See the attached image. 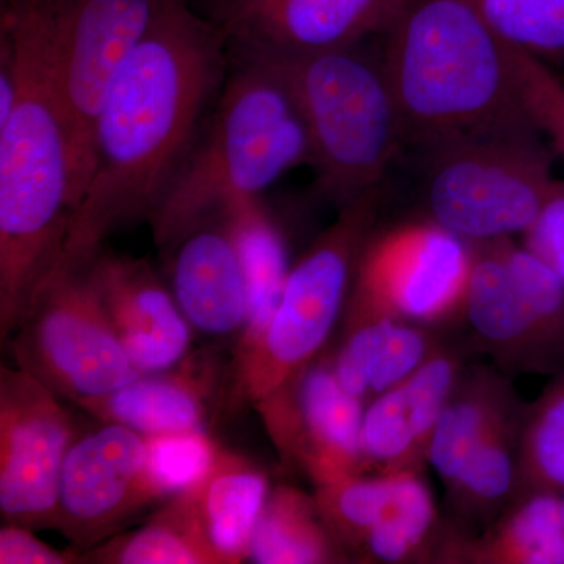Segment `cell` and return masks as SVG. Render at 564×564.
Masks as SVG:
<instances>
[{"instance_id": "1", "label": "cell", "mask_w": 564, "mask_h": 564, "mask_svg": "<svg viewBox=\"0 0 564 564\" xmlns=\"http://www.w3.org/2000/svg\"><path fill=\"white\" fill-rule=\"evenodd\" d=\"M229 61L225 35L192 0L163 2L99 111L90 182L55 272L87 265L115 232L150 223L209 120Z\"/></svg>"}, {"instance_id": "2", "label": "cell", "mask_w": 564, "mask_h": 564, "mask_svg": "<svg viewBox=\"0 0 564 564\" xmlns=\"http://www.w3.org/2000/svg\"><path fill=\"white\" fill-rule=\"evenodd\" d=\"M0 66L17 102L0 120V339L17 332L58 262L74 202L58 101L52 0H0Z\"/></svg>"}, {"instance_id": "3", "label": "cell", "mask_w": 564, "mask_h": 564, "mask_svg": "<svg viewBox=\"0 0 564 564\" xmlns=\"http://www.w3.org/2000/svg\"><path fill=\"white\" fill-rule=\"evenodd\" d=\"M380 40L404 150L532 120L513 51L467 0H408Z\"/></svg>"}, {"instance_id": "4", "label": "cell", "mask_w": 564, "mask_h": 564, "mask_svg": "<svg viewBox=\"0 0 564 564\" xmlns=\"http://www.w3.org/2000/svg\"><path fill=\"white\" fill-rule=\"evenodd\" d=\"M228 74L202 135L151 218L159 250L239 196H261L285 173L313 163L302 110L263 63L229 50Z\"/></svg>"}, {"instance_id": "5", "label": "cell", "mask_w": 564, "mask_h": 564, "mask_svg": "<svg viewBox=\"0 0 564 564\" xmlns=\"http://www.w3.org/2000/svg\"><path fill=\"white\" fill-rule=\"evenodd\" d=\"M370 41L300 54L231 50L272 68L292 91L310 132L315 192L337 210L383 187L404 150L380 47Z\"/></svg>"}, {"instance_id": "6", "label": "cell", "mask_w": 564, "mask_h": 564, "mask_svg": "<svg viewBox=\"0 0 564 564\" xmlns=\"http://www.w3.org/2000/svg\"><path fill=\"white\" fill-rule=\"evenodd\" d=\"M533 120L406 148L421 215L470 243L524 234L552 191Z\"/></svg>"}, {"instance_id": "7", "label": "cell", "mask_w": 564, "mask_h": 564, "mask_svg": "<svg viewBox=\"0 0 564 564\" xmlns=\"http://www.w3.org/2000/svg\"><path fill=\"white\" fill-rule=\"evenodd\" d=\"M384 195L383 185L339 209L333 225L293 263L261 344L234 364L232 402L258 403L322 355L344 315L356 263L380 220Z\"/></svg>"}, {"instance_id": "8", "label": "cell", "mask_w": 564, "mask_h": 564, "mask_svg": "<svg viewBox=\"0 0 564 564\" xmlns=\"http://www.w3.org/2000/svg\"><path fill=\"white\" fill-rule=\"evenodd\" d=\"M464 321L473 351L508 377L564 369V280L510 237L473 243Z\"/></svg>"}, {"instance_id": "9", "label": "cell", "mask_w": 564, "mask_h": 564, "mask_svg": "<svg viewBox=\"0 0 564 564\" xmlns=\"http://www.w3.org/2000/svg\"><path fill=\"white\" fill-rule=\"evenodd\" d=\"M13 334L18 367L76 404L141 375L107 314L91 262L52 274Z\"/></svg>"}, {"instance_id": "10", "label": "cell", "mask_w": 564, "mask_h": 564, "mask_svg": "<svg viewBox=\"0 0 564 564\" xmlns=\"http://www.w3.org/2000/svg\"><path fill=\"white\" fill-rule=\"evenodd\" d=\"M473 265V243L421 214L378 223L359 254L345 311L451 328L464 321Z\"/></svg>"}, {"instance_id": "11", "label": "cell", "mask_w": 564, "mask_h": 564, "mask_svg": "<svg viewBox=\"0 0 564 564\" xmlns=\"http://www.w3.org/2000/svg\"><path fill=\"white\" fill-rule=\"evenodd\" d=\"M165 0H52L58 101L68 133L74 202L93 170V132L118 74ZM74 209V212H76Z\"/></svg>"}, {"instance_id": "12", "label": "cell", "mask_w": 564, "mask_h": 564, "mask_svg": "<svg viewBox=\"0 0 564 564\" xmlns=\"http://www.w3.org/2000/svg\"><path fill=\"white\" fill-rule=\"evenodd\" d=\"M79 436L57 393L28 370L0 369V513L55 529L63 464Z\"/></svg>"}, {"instance_id": "13", "label": "cell", "mask_w": 564, "mask_h": 564, "mask_svg": "<svg viewBox=\"0 0 564 564\" xmlns=\"http://www.w3.org/2000/svg\"><path fill=\"white\" fill-rule=\"evenodd\" d=\"M254 406L281 462L306 475L315 488L367 474L366 404L345 391L332 356H318Z\"/></svg>"}, {"instance_id": "14", "label": "cell", "mask_w": 564, "mask_h": 564, "mask_svg": "<svg viewBox=\"0 0 564 564\" xmlns=\"http://www.w3.org/2000/svg\"><path fill=\"white\" fill-rule=\"evenodd\" d=\"M161 500L166 499L151 475L147 437L120 423H104L70 445L55 529L82 554Z\"/></svg>"}, {"instance_id": "15", "label": "cell", "mask_w": 564, "mask_h": 564, "mask_svg": "<svg viewBox=\"0 0 564 564\" xmlns=\"http://www.w3.org/2000/svg\"><path fill=\"white\" fill-rule=\"evenodd\" d=\"M229 50L315 52L383 35L408 0H192Z\"/></svg>"}, {"instance_id": "16", "label": "cell", "mask_w": 564, "mask_h": 564, "mask_svg": "<svg viewBox=\"0 0 564 564\" xmlns=\"http://www.w3.org/2000/svg\"><path fill=\"white\" fill-rule=\"evenodd\" d=\"M469 351V344L448 340L417 372L367 404L362 425L367 473L425 470L434 430Z\"/></svg>"}, {"instance_id": "17", "label": "cell", "mask_w": 564, "mask_h": 564, "mask_svg": "<svg viewBox=\"0 0 564 564\" xmlns=\"http://www.w3.org/2000/svg\"><path fill=\"white\" fill-rule=\"evenodd\" d=\"M91 270L137 372H165L187 358L193 326L148 259L115 254L104 248Z\"/></svg>"}, {"instance_id": "18", "label": "cell", "mask_w": 564, "mask_h": 564, "mask_svg": "<svg viewBox=\"0 0 564 564\" xmlns=\"http://www.w3.org/2000/svg\"><path fill=\"white\" fill-rule=\"evenodd\" d=\"M162 254L174 299L193 328L210 336L240 333L247 285L225 209L196 221Z\"/></svg>"}, {"instance_id": "19", "label": "cell", "mask_w": 564, "mask_h": 564, "mask_svg": "<svg viewBox=\"0 0 564 564\" xmlns=\"http://www.w3.org/2000/svg\"><path fill=\"white\" fill-rule=\"evenodd\" d=\"M215 384L214 359L196 355L165 372L140 375L117 391L77 406L104 423H120L143 436L206 432Z\"/></svg>"}, {"instance_id": "20", "label": "cell", "mask_w": 564, "mask_h": 564, "mask_svg": "<svg viewBox=\"0 0 564 564\" xmlns=\"http://www.w3.org/2000/svg\"><path fill=\"white\" fill-rule=\"evenodd\" d=\"M343 340L332 356L345 391L364 404L402 383L445 344V329L389 315L344 311Z\"/></svg>"}, {"instance_id": "21", "label": "cell", "mask_w": 564, "mask_h": 564, "mask_svg": "<svg viewBox=\"0 0 564 564\" xmlns=\"http://www.w3.org/2000/svg\"><path fill=\"white\" fill-rule=\"evenodd\" d=\"M511 378L496 366L467 364L445 403L429 451V466L448 489L481 444L525 406Z\"/></svg>"}, {"instance_id": "22", "label": "cell", "mask_w": 564, "mask_h": 564, "mask_svg": "<svg viewBox=\"0 0 564 564\" xmlns=\"http://www.w3.org/2000/svg\"><path fill=\"white\" fill-rule=\"evenodd\" d=\"M223 209L239 250L247 285V315L234 355V364H239L265 336L292 265L285 234L261 196H239Z\"/></svg>"}, {"instance_id": "23", "label": "cell", "mask_w": 564, "mask_h": 564, "mask_svg": "<svg viewBox=\"0 0 564 564\" xmlns=\"http://www.w3.org/2000/svg\"><path fill=\"white\" fill-rule=\"evenodd\" d=\"M270 489L269 477L256 464L220 448L207 473L182 491L221 564L250 560L252 532Z\"/></svg>"}, {"instance_id": "24", "label": "cell", "mask_w": 564, "mask_h": 564, "mask_svg": "<svg viewBox=\"0 0 564 564\" xmlns=\"http://www.w3.org/2000/svg\"><path fill=\"white\" fill-rule=\"evenodd\" d=\"M562 497L527 492L474 536H448L437 564H564Z\"/></svg>"}, {"instance_id": "25", "label": "cell", "mask_w": 564, "mask_h": 564, "mask_svg": "<svg viewBox=\"0 0 564 564\" xmlns=\"http://www.w3.org/2000/svg\"><path fill=\"white\" fill-rule=\"evenodd\" d=\"M452 524L441 518L422 470L395 473L391 503L367 536L356 562L436 563Z\"/></svg>"}, {"instance_id": "26", "label": "cell", "mask_w": 564, "mask_h": 564, "mask_svg": "<svg viewBox=\"0 0 564 564\" xmlns=\"http://www.w3.org/2000/svg\"><path fill=\"white\" fill-rule=\"evenodd\" d=\"M250 562L333 564L351 562L323 521L315 497L291 485L270 489L252 532Z\"/></svg>"}, {"instance_id": "27", "label": "cell", "mask_w": 564, "mask_h": 564, "mask_svg": "<svg viewBox=\"0 0 564 564\" xmlns=\"http://www.w3.org/2000/svg\"><path fill=\"white\" fill-rule=\"evenodd\" d=\"M525 406L475 451L455 484L445 489L452 508L451 524L462 536L485 530L514 499Z\"/></svg>"}, {"instance_id": "28", "label": "cell", "mask_w": 564, "mask_h": 564, "mask_svg": "<svg viewBox=\"0 0 564 564\" xmlns=\"http://www.w3.org/2000/svg\"><path fill=\"white\" fill-rule=\"evenodd\" d=\"M80 563L102 564H221L204 540L184 492L132 533L82 552Z\"/></svg>"}, {"instance_id": "29", "label": "cell", "mask_w": 564, "mask_h": 564, "mask_svg": "<svg viewBox=\"0 0 564 564\" xmlns=\"http://www.w3.org/2000/svg\"><path fill=\"white\" fill-rule=\"evenodd\" d=\"M518 489L564 494V369L552 375L533 403H527L519 434Z\"/></svg>"}, {"instance_id": "30", "label": "cell", "mask_w": 564, "mask_h": 564, "mask_svg": "<svg viewBox=\"0 0 564 564\" xmlns=\"http://www.w3.org/2000/svg\"><path fill=\"white\" fill-rule=\"evenodd\" d=\"M395 473L352 475L315 488V502L329 532L350 558L359 551L391 503Z\"/></svg>"}, {"instance_id": "31", "label": "cell", "mask_w": 564, "mask_h": 564, "mask_svg": "<svg viewBox=\"0 0 564 564\" xmlns=\"http://www.w3.org/2000/svg\"><path fill=\"white\" fill-rule=\"evenodd\" d=\"M508 46L564 58V0H467Z\"/></svg>"}, {"instance_id": "32", "label": "cell", "mask_w": 564, "mask_h": 564, "mask_svg": "<svg viewBox=\"0 0 564 564\" xmlns=\"http://www.w3.org/2000/svg\"><path fill=\"white\" fill-rule=\"evenodd\" d=\"M144 437L152 478L166 500L195 485L220 451L207 432Z\"/></svg>"}, {"instance_id": "33", "label": "cell", "mask_w": 564, "mask_h": 564, "mask_svg": "<svg viewBox=\"0 0 564 564\" xmlns=\"http://www.w3.org/2000/svg\"><path fill=\"white\" fill-rule=\"evenodd\" d=\"M511 51L527 110L564 161V82L540 58Z\"/></svg>"}, {"instance_id": "34", "label": "cell", "mask_w": 564, "mask_h": 564, "mask_svg": "<svg viewBox=\"0 0 564 564\" xmlns=\"http://www.w3.org/2000/svg\"><path fill=\"white\" fill-rule=\"evenodd\" d=\"M524 236L527 250L564 280V184L554 182L543 209Z\"/></svg>"}, {"instance_id": "35", "label": "cell", "mask_w": 564, "mask_h": 564, "mask_svg": "<svg viewBox=\"0 0 564 564\" xmlns=\"http://www.w3.org/2000/svg\"><path fill=\"white\" fill-rule=\"evenodd\" d=\"M32 532L28 527L3 525L0 530V564L80 563V552L77 549L55 551Z\"/></svg>"}, {"instance_id": "36", "label": "cell", "mask_w": 564, "mask_h": 564, "mask_svg": "<svg viewBox=\"0 0 564 564\" xmlns=\"http://www.w3.org/2000/svg\"><path fill=\"white\" fill-rule=\"evenodd\" d=\"M562 513H563V524H564V494L562 497Z\"/></svg>"}]
</instances>
